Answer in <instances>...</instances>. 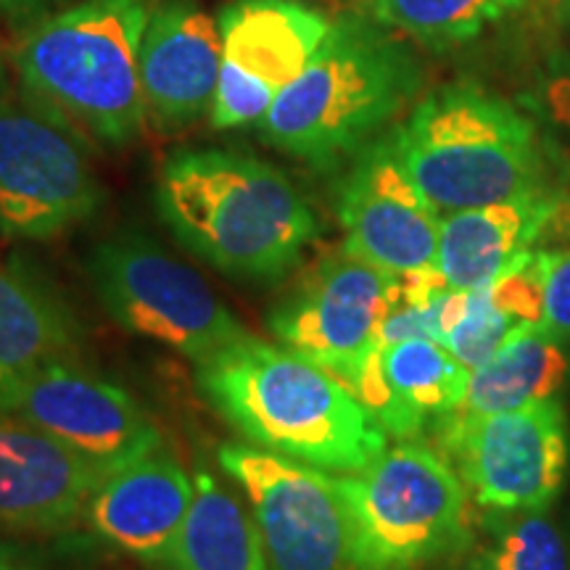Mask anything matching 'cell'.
Listing matches in <instances>:
<instances>
[{
    "instance_id": "cell-24",
    "label": "cell",
    "mask_w": 570,
    "mask_h": 570,
    "mask_svg": "<svg viewBox=\"0 0 570 570\" xmlns=\"http://www.w3.org/2000/svg\"><path fill=\"white\" fill-rule=\"evenodd\" d=\"M525 0H373L377 24L417 40L431 51H446L479 38L508 19Z\"/></svg>"
},
{
    "instance_id": "cell-18",
    "label": "cell",
    "mask_w": 570,
    "mask_h": 570,
    "mask_svg": "<svg viewBox=\"0 0 570 570\" xmlns=\"http://www.w3.org/2000/svg\"><path fill=\"white\" fill-rule=\"evenodd\" d=\"M560 196L531 194L441 217L436 265L449 288H487L531 252L550 225Z\"/></svg>"
},
{
    "instance_id": "cell-7",
    "label": "cell",
    "mask_w": 570,
    "mask_h": 570,
    "mask_svg": "<svg viewBox=\"0 0 570 570\" xmlns=\"http://www.w3.org/2000/svg\"><path fill=\"white\" fill-rule=\"evenodd\" d=\"M85 265L114 323L175 348L196 365L252 336L196 269L146 235H114L92 248Z\"/></svg>"
},
{
    "instance_id": "cell-29",
    "label": "cell",
    "mask_w": 570,
    "mask_h": 570,
    "mask_svg": "<svg viewBox=\"0 0 570 570\" xmlns=\"http://www.w3.org/2000/svg\"><path fill=\"white\" fill-rule=\"evenodd\" d=\"M59 0H0V17L9 21H38L51 11V6Z\"/></svg>"
},
{
    "instance_id": "cell-20",
    "label": "cell",
    "mask_w": 570,
    "mask_h": 570,
    "mask_svg": "<svg viewBox=\"0 0 570 570\" xmlns=\"http://www.w3.org/2000/svg\"><path fill=\"white\" fill-rule=\"evenodd\" d=\"M381 367L389 404L377 425L389 436H417L428 417L452 415L465 402L470 367L436 338L412 336L381 346Z\"/></svg>"
},
{
    "instance_id": "cell-1",
    "label": "cell",
    "mask_w": 570,
    "mask_h": 570,
    "mask_svg": "<svg viewBox=\"0 0 570 570\" xmlns=\"http://www.w3.org/2000/svg\"><path fill=\"white\" fill-rule=\"evenodd\" d=\"M156 209L188 252L240 281L288 275L320 230L288 175L223 148L169 156L156 180Z\"/></svg>"
},
{
    "instance_id": "cell-22",
    "label": "cell",
    "mask_w": 570,
    "mask_h": 570,
    "mask_svg": "<svg viewBox=\"0 0 570 570\" xmlns=\"http://www.w3.org/2000/svg\"><path fill=\"white\" fill-rule=\"evenodd\" d=\"M169 568L269 570L252 510H246L244 502L204 468L194 475V502Z\"/></svg>"
},
{
    "instance_id": "cell-2",
    "label": "cell",
    "mask_w": 570,
    "mask_h": 570,
    "mask_svg": "<svg viewBox=\"0 0 570 570\" xmlns=\"http://www.w3.org/2000/svg\"><path fill=\"white\" fill-rule=\"evenodd\" d=\"M198 386L248 441L304 465L360 473L389 449L354 391L288 346L248 336L198 365Z\"/></svg>"
},
{
    "instance_id": "cell-15",
    "label": "cell",
    "mask_w": 570,
    "mask_h": 570,
    "mask_svg": "<svg viewBox=\"0 0 570 570\" xmlns=\"http://www.w3.org/2000/svg\"><path fill=\"white\" fill-rule=\"evenodd\" d=\"M114 470L40 428L0 412V523L59 531L85 515L92 491Z\"/></svg>"
},
{
    "instance_id": "cell-10",
    "label": "cell",
    "mask_w": 570,
    "mask_h": 570,
    "mask_svg": "<svg viewBox=\"0 0 570 570\" xmlns=\"http://www.w3.org/2000/svg\"><path fill=\"white\" fill-rule=\"evenodd\" d=\"M101 198L71 127L38 104L0 98V233L56 238L90 219Z\"/></svg>"
},
{
    "instance_id": "cell-8",
    "label": "cell",
    "mask_w": 570,
    "mask_h": 570,
    "mask_svg": "<svg viewBox=\"0 0 570 570\" xmlns=\"http://www.w3.org/2000/svg\"><path fill=\"white\" fill-rule=\"evenodd\" d=\"M217 458L252 504L269 570H360L338 479L246 444H223Z\"/></svg>"
},
{
    "instance_id": "cell-3",
    "label": "cell",
    "mask_w": 570,
    "mask_h": 570,
    "mask_svg": "<svg viewBox=\"0 0 570 570\" xmlns=\"http://www.w3.org/2000/svg\"><path fill=\"white\" fill-rule=\"evenodd\" d=\"M151 0H80L27 27L13 67L27 98L71 130L127 146L148 122L140 42Z\"/></svg>"
},
{
    "instance_id": "cell-27",
    "label": "cell",
    "mask_w": 570,
    "mask_h": 570,
    "mask_svg": "<svg viewBox=\"0 0 570 570\" xmlns=\"http://www.w3.org/2000/svg\"><path fill=\"white\" fill-rule=\"evenodd\" d=\"M544 327L554 338L570 341V248L550 252L544 283Z\"/></svg>"
},
{
    "instance_id": "cell-6",
    "label": "cell",
    "mask_w": 570,
    "mask_h": 570,
    "mask_svg": "<svg viewBox=\"0 0 570 570\" xmlns=\"http://www.w3.org/2000/svg\"><path fill=\"white\" fill-rule=\"evenodd\" d=\"M338 483L360 570H423L473 539L470 491L452 462L428 446L386 449Z\"/></svg>"
},
{
    "instance_id": "cell-19",
    "label": "cell",
    "mask_w": 570,
    "mask_h": 570,
    "mask_svg": "<svg viewBox=\"0 0 570 570\" xmlns=\"http://www.w3.org/2000/svg\"><path fill=\"white\" fill-rule=\"evenodd\" d=\"M80 352L77 323L24 262L0 265V407L27 377Z\"/></svg>"
},
{
    "instance_id": "cell-33",
    "label": "cell",
    "mask_w": 570,
    "mask_h": 570,
    "mask_svg": "<svg viewBox=\"0 0 570 570\" xmlns=\"http://www.w3.org/2000/svg\"><path fill=\"white\" fill-rule=\"evenodd\" d=\"M9 96V71H6V59L3 51H0V98Z\"/></svg>"
},
{
    "instance_id": "cell-28",
    "label": "cell",
    "mask_w": 570,
    "mask_h": 570,
    "mask_svg": "<svg viewBox=\"0 0 570 570\" xmlns=\"http://www.w3.org/2000/svg\"><path fill=\"white\" fill-rule=\"evenodd\" d=\"M544 104L554 122L570 132V71L547 82Z\"/></svg>"
},
{
    "instance_id": "cell-14",
    "label": "cell",
    "mask_w": 570,
    "mask_h": 570,
    "mask_svg": "<svg viewBox=\"0 0 570 570\" xmlns=\"http://www.w3.org/2000/svg\"><path fill=\"white\" fill-rule=\"evenodd\" d=\"M0 412L111 470L161 446L156 425L122 386L75 362H56L27 377Z\"/></svg>"
},
{
    "instance_id": "cell-21",
    "label": "cell",
    "mask_w": 570,
    "mask_h": 570,
    "mask_svg": "<svg viewBox=\"0 0 570 570\" xmlns=\"http://www.w3.org/2000/svg\"><path fill=\"white\" fill-rule=\"evenodd\" d=\"M570 354L566 341L544 327L518 325L489 362L470 370L465 402L458 412L487 415L550 402L566 389Z\"/></svg>"
},
{
    "instance_id": "cell-12",
    "label": "cell",
    "mask_w": 570,
    "mask_h": 570,
    "mask_svg": "<svg viewBox=\"0 0 570 570\" xmlns=\"http://www.w3.org/2000/svg\"><path fill=\"white\" fill-rule=\"evenodd\" d=\"M223 67L209 109L217 130L259 125L320 51L333 21L296 0H230L217 13Z\"/></svg>"
},
{
    "instance_id": "cell-30",
    "label": "cell",
    "mask_w": 570,
    "mask_h": 570,
    "mask_svg": "<svg viewBox=\"0 0 570 570\" xmlns=\"http://www.w3.org/2000/svg\"><path fill=\"white\" fill-rule=\"evenodd\" d=\"M541 240H552V244H570V196L560 198L558 209H554L550 225H547Z\"/></svg>"
},
{
    "instance_id": "cell-13",
    "label": "cell",
    "mask_w": 570,
    "mask_h": 570,
    "mask_svg": "<svg viewBox=\"0 0 570 570\" xmlns=\"http://www.w3.org/2000/svg\"><path fill=\"white\" fill-rule=\"evenodd\" d=\"M338 219L346 252L389 275L439 267L441 212L404 169L391 135L360 148L341 185Z\"/></svg>"
},
{
    "instance_id": "cell-16",
    "label": "cell",
    "mask_w": 570,
    "mask_h": 570,
    "mask_svg": "<svg viewBox=\"0 0 570 570\" xmlns=\"http://www.w3.org/2000/svg\"><path fill=\"white\" fill-rule=\"evenodd\" d=\"M223 67L217 17L196 0H159L140 42V88L156 127H183L212 109Z\"/></svg>"
},
{
    "instance_id": "cell-5",
    "label": "cell",
    "mask_w": 570,
    "mask_h": 570,
    "mask_svg": "<svg viewBox=\"0 0 570 570\" xmlns=\"http://www.w3.org/2000/svg\"><path fill=\"white\" fill-rule=\"evenodd\" d=\"M391 140L404 169L441 214L547 190V156L537 125L475 85L433 90Z\"/></svg>"
},
{
    "instance_id": "cell-26",
    "label": "cell",
    "mask_w": 570,
    "mask_h": 570,
    "mask_svg": "<svg viewBox=\"0 0 570 570\" xmlns=\"http://www.w3.org/2000/svg\"><path fill=\"white\" fill-rule=\"evenodd\" d=\"M547 248H531L504 269L494 283L487 285L491 302L515 325H544V283H547Z\"/></svg>"
},
{
    "instance_id": "cell-17",
    "label": "cell",
    "mask_w": 570,
    "mask_h": 570,
    "mask_svg": "<svg viewBox=\"0 0 570 570\" xmlns=\"http://www.w3.org/2000/svg\"><path fill=\"white\" fill-rule=\"evenodd\" d=\"M190 502L194 479L159 446L106 475L82 518L106 544L148 566H173Z\"/></svg>"
},
{
    "instance_id": "cell-11",
    "label": "cell",
    "mask_w": 570,
    "mask_h": 570,
    "mask_svg": "<svg viewBox=\"0 0 570 570\" xmlns=\"http://www.w3.org/2000/svg\"><path fill=\"white\" fill-rule=\"evenodd\" d=\"M396 296L399 277L341 246L273 306L267 327L283 346L317 362L352 389L375 352Z\"/></svg>"
},
{
    "instance_id": "cell-9",
    "label": "cell",
    "mask_w": 570,
    "mask_h": 570,
    "mask_svg": "<svg viewBox=\"0 0 570 570\" xmlns=\"http://www.w3.org/2000/svg\"><path fill=\"white\" fill-rule=\"evenodd\" d=\"M441 444L483 510H547L570 462L568 417L558 399L487 415L452 412L441 423Z\"/></svg>"
},
{
    "instance_id": "cell-23",
    "label": "cell",
    "mask_w": 570,
    "mask_h": 570,
    "mask_svg": "<svg viewBox=\"0 0 570 570\" xmlns=\"http://www.w3.org/2000/svg\"><path fill=\"white\" fill-rule=\"evenodd\" d=\"M470 570H570V544L547 510H487Z\"/></svg>"
},
{
    "instance_id": "cell-4",
    "label": "cell",
    "mask_w": 570,
    "mask_h": 570,
    "mask_svg": "<svg viewBox=\"0 0 570 570\" xmlns=\"http://www.w3.org/2000/svg\"><path fill=\"white\" fill-rule=\"evenodd\" d=\"M420 88L415 56L389 27L338 19L259 125L262 140L315 167L365 148Z\"/></svg>"
},
{
    "instance_id": "cell-31",
    "label": "cell",
    "mask_w": 570,
    "mask_h": 570,
    "mask_svg": "<svg viewBox=\"0 0 570 570\" xmlns=\"http://www.w3.org/2000/svg\"><path fill=\"white\" fill-rule=\"evenodd\" d=\"M0 570H32V568L27 566L24 560H19L17 554H13L9 547L0 541Z\"/></svg>"
},
{
    "instance_id": "cell-32",
    "label": "cell",
    "mask_w": 570,
    "mask_h": 570,
    "mask_svg": "<svg viewBox=\"0 0 570 570\" xmlns=\"http://www.w3.org/2000/svg\"><path fill=\"white\" fill-rule=\"evenodd\" d=\"M552 9H554V17L562 24H570V0H552Z\"/></svg>"
},
{
    "instance_id": "cell-25",
    "label": "cell",
    "mask_w": 570,
    "mask_h": 570,
    "mask_svg": "<svg viewBox=\"0 0 570 570\" xmlns=\"http://www.w3.org/2000/svg\"><path fill=\"white\" fill-rule=\"evenodd\" d=\"M515 327L518 325L491 302L489 288H446L439 302L436 341L470 370L489 362Z\"/></svg>"
}]
</instances>
